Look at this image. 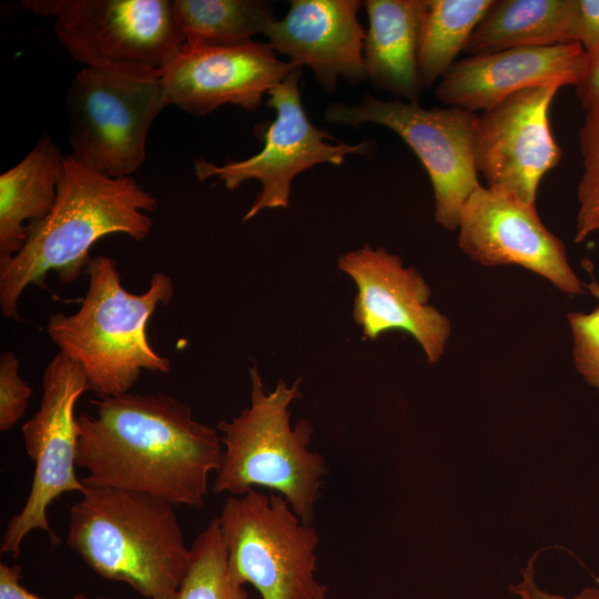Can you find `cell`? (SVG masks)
Listing matches in <instances>:
<instances>
[{"label":"cell","instance_id":"6da1fadb","mask_svg":"<svg viewBox=\"0 0 599 599\" xmlns=\"http://www.w3.org/2000/svg\"><path fill=\"white\" fill-rule=\"evenodd\" d=\"M91 404L95 413L77 418V466L88 473L85 486L141 493L173 506L203 505L223 457L214 428L164 394L124 393Z\"/></svg>","mask_w":599,"mask_h":599},{"label":"cell","instance_id":"7a4b0ae2","mask_svg":"<svg viewBox=\"0 0 599 599\" xmlns=\"http://www.w3.org/2000/svg\"><path fill=\"white\" fill-rule=\"evenodd\" d=\"M156 199L132 176L112 177L64 156L58 195L51 211L29 225L22 248L0 264V307L17 318L18 303L29 285L43 286L48 273L75 281L91 260L90 248L110 234L145 240L153 222L146 212Z\"/></svg>","mask_w":599,"mask_h":599},{"label":"cell","instance_id":"3957f363","mask_svg":"<svg viewBox=\"0 0 599 599\" xmlns=\"http://www.w3.org/2000/svg\"><path fill=\"white\" fill-rule=\"evenodd\" d=\"M174 507L141 493L85 486L70 507L67 545L101 578L145 599H174L191 560Z\"/></svg>","mask_w":599,"mask_h":599},{"label":"cell","instance_id":"277c9868","mask_svg":"<svg viewBox=\"0 0 599 599\" xmlns=\"http://www.w3.org/2000/svg\"><path fill=\"white\" fill-rule=\"evenodd\" d=\"M85 273L89 287L80 307L70 315L52 314L47 333L82 367L90 390L115 396L129 393L143 370L167 373L171 362L152 348L146 327L158 306L171 302L173 280L156 272L144 293H130L115 261L103 255L91 258Z\"/></svg>","mask_w":599,"mask_h":599},{"label":"cell","instance_id":"5b68a950","mask_svg":"<svg viewBox=\"0 0 599 599\" xmlns=\"http://www.w3.org/2000/svg\"><path fill=\"white\" fill-rule=\"evenodd\" d=\"M251 403L217 425L224 446L214 493L240 496L255 487L282 495L305 524L314 517L326 473L324 458L309 449L313 427L302 418L291 425V404L301 397V379L278 380L266 392L255 366L248 369Z\"/></svg>","mask_w":599,"mask_h":599},{"label":"cell","instance_id":"8992f818","mask_svg":"<svg viewBox=\"0 0 599 599\" xmlns=\"http://www.w3.org/2000/svg\"><path fill=\"white\" fill-rule=\"evenodd\" d=\"M232 579L261 599H325L316 577V530L280 494L229 496L217 517Z\"/></svg>","mask_w":599,"mask_h":599},{"label":"cell","instance_id":"52a82bcc","mask_svg":"<svg viewBox=\"0 0 599 599\" xmlns=\"http://www.w3.org/2000/svg\"><path fill=\"white\" fill-rule=\"evenodd\" d=\"M22 6L53 17L60 43L88 68L161 75L185 43L172 0H32Z\"/></svg>","mask_w":599,"mask_h":599},{"label":"cell","instance_id":"ba28073f","mask_svg":"<svg viewBox=\"0 0 599 599\" xmlns=\"http://www.w3.org/2000/svg\"><path fill=\"white\" fill-rule=\"evenodd\" d=\"M71 155L108 176L144 163L150 129L169 105L161 75L83 67L65 93Z\"/></svg>","mask_w":599,"mask_h":599},{"label":"cell","instance_id":"9c48e42d","mask_svg":"<svg viewBox=\"0 0 599 599\" xmlns=\"http://www.w3.org/2000/svg\"><path fill=\"white\" fill-rule=\"evenodd\" d=\"M324 119L343 125L377 123L398 134L429 176L436 222L446 230L458 229L464 204L481 185L475 165V112L364 95L355 104H331Z\"/></svg>","mask_w":599,"mask_h":599},{"label":"cell","instance_id":"30bf717a","mask_svg":"<svg viewBox=\"0 0 599 599\" xmlns=\"http://www.w3.org/2000/svg\"><path fill=\"white\" fill-rule=\"evenodd\" d=\"M89 389L82 367L60 352L44 369L39 409L21 428L26 451L34 463L30 493L22 509L4 528L1 554L17 558L24 538L37 529L44 531L53 544L59 542L48 520V508L65 493L85 490L75 474L74 410L78 399Z\"/></svg>","mask_w":599,"mask_h":599},{"label":"cell","instance_id":"8fae6325","mask_svg":"<svg viewBox=\"0 0 599 599\" xmlns=\"http://www.w3.org/2000/svg\"><path fill=\"white\" fill-rule=\"evenodd\" d=\"M295 68L268 92L267 105L276 116L264 132L262 150L242 161L215 165L204 159L194 163L199 181L216 177L234 191L248 180H257L261 191L244 215L248 221L266 209L287 207L293 179L301 172L322 163L341 165L348 154H366L368 143H333L334 138L315 126L302 104L300 77Z\"/></svg>","mask_w":599,"mask_h":599},{"label":"cell","instance_id":"7c38bea8","mask_svg":"<svg viewBox=\"0 0 599 599\" xmlns=\"http://www.w3.org/2000/svg\"><path fill=\"white\" fill-rule=\"evenodd\" d=\"M559 89H525L478 115L475 165L488 189L535 204L542 177L562 155L549 119Z\"/></svg>","mask_w":599,"mask_h":599},{"label":"cell","instance_id":"4fadbf2b","mask_svg":"<svg viewBox=\"0 0 599 599\" xmlns=\"http://www.w3.org/2000/svg\"><path fill=\"white\" fill-rule=\"evenodd\" d=\"M458 246L486 267L520 266L568 295L585 292L565 244L542 223L535 204L478 186L463 206Z\"/></svg>","mask_w":599,"mask_h":599},{"label":"cell","instance_id":"5bb4252c","mask_svg":"<svg viewBox=\"0 0 599 599\" xmlns=\"http://www.w3.org/2000/svg\"><path fill=\"white\" fill-rule=\"evenodd\" d=\"M338 268L356 284L353 318L364 339L394 329L409 334L429 364L440 361L451 335V322L429 304L430 287L414 267L384 247L364 245L343 254Z\"/></svg>","mask_w":599,"mask_h":599},{"label":"cell","instance_id":"9a60e30c","mask_svg":"<svg viewBox=\"0 0 599 599\" xmlns=\"http://www.w3.org/2000/svg\"><path fill=\"white\" fill-rule=\"evenodd\" d=\"M295 68L258 41L229 47L185 42L161 82L169 105L190 114L206 115L227 103L255 111Z\"/></svg>","mask_w":599,"mask_h":599},{"label":"cell","instance_id":"2e32d148","mask_svg":"<svg viewBox=\"0 0 599 599\" xmlns=\"http://www.w3.org/2000/svg\"><path fill=\"white\" fill-rule=\"evenodd\" d=\"M587 61L586 51L577 42L470 55L448 69L435 95L448 106L483 112L525 89L547 84L576 87Z\"/></svg>","mask_w":599,"mask_h":599},{"label":"cell","instance_id":"e0dca14e","mask_svg":"<svg viewBox=\"0 0 599 599\" xmlns=\"http://www.w3.org/2000/svg\"><path fill=\"white\" fill-rule=\"evenodd\" d=\"M361 7L358 0H292L264 35L291 63L308 67L324 89L333 90L339 78L356 83L366 78Z\"/></svg>","mask_w":599,"mask_h":599},{"label":"cell","instance_id":"ac0fdd59","mask_svg":"<svg viewBox=\"0 0 599 599\" xmlns=\"http://www.w3.org/2000/svg\"><path fill=\"white\" fill-rule=\"evenodd\" d=\"M366 78L398 100L418 102L423 89L418 50L426 0H367Z\"/></svg>","mask_w":599,"mask_h":599},{"label":"cell","instance_id":"d6986e66","mask_svg":"<svg viewBox=\"0 0 599 599\" xmlns=\"http://www.w3.org/2000/svg\"><path fill=\"white\" fill-rule=\"evenodd\" d=\"M64 156L48 133L14 166L0 175V264L23 246L30 224L53 207Z\"/></svg>","mask_w":599,"mask_h":599},{"label":"cell","instance_id":"ffe728a7","mask_svg":"<svg viewBox=\"0 0 599 599\" xmlns=\"http://www.w3.org/2000/svg\"><path fill=\"white\" fill-rule=\"evenodd\" d=\"M576 10L577 0H493L465 52L476 55L575 42Z\"/></svg>","mask_w":599,"mask_h":599},{"label":"cell","instance_id":"44dd1931","mask_svg":"<svg viewBox=\"0 0 599 599\" xmlns=\"http://www.w3.org/2000/svg\"><path fill=\"white\" fill-rule=\"evenodd\" d=\"M185 42L237 45L265 34L275 20L268 2L258 0H172Z\"/></svg>","mask_w":599,"mask_h":599},{"label":"cell","instance_id":"7402d4cb","mask_svg":"<svg viewBox=\"0 0 599 599\" xmlns=\"http://www.w3.org/2000/svg\"><path fill=\"white\" fill-rule=\"evenodd\" d=\"M491 3L493 0H426L418 50L423 88L440 80L457 61Z\"/></svg>","mask_w":599,"mask_h":599},{"label":"cell","instance_id":"603a6c76","mask_svg":"<svg viewBox=\"0 0 599 599\" xmlns=\"http://www.w3.org/2000/svg\"><path fill=\"white\" fill-rule=\"evenodd\" d=\"M174 599H254L231 577L217 518L193 541L189 569Z\"/></svg>","mask_w":599,"mask_h":599},{"label":"cell","instance_id":"cb8c5ba5","mask_svg":"<svg viewBox=\"0 0 599 599\" xmlns=\"http://www.w3.org/2000/svg\"><path fill=\"white\" fill-rule=\"evenodd\" d=\"M582 173L577 186L578 212L573 241L599 233V103L586 111L579 132Z\"/></svg>","mask_w":599,"mask_h":599},{"label":"cell","instance_id":"d4e9b609","mask_svg":"<svg viewBox=\"0 0 599 599\" xmlns=\"http://www.w3.org/2000/svg\"><path fill=\"white\" fill-rule=\"evenodd\" d=\"M585 287L599 301V283L592 278ZM572 336V358L577 372L599 390V304L591 312L567 315Z\"/></svg>","mask_w":599,"mask_h":599},{"label":"cell","instance_id":"484cf974","mask_svg":"<svg viewBox=\"0 0 599 599\" xmlns=\"http://www.w3.org/2000/svg\"><path fill=\"white\" fill-rule=\"evenodd\" d=\"M32 388L19 375V359L11 351L0 356V430L11 429L24 415Z\"/></svg>","mask_w":599,"mask_h":599},{"label":"cell","instance_id":"4316f807","mask_svg":"<svg viewBox=\"0 0 599 599\" xmlns=\"http://www.w3.org/2000/svg\"><path fill=\"white\" fill-rule=\"evenodd\" d=\"M573 41L587 55L599 50V0H577Z\"/></svg>","mask_w":599,"mask_h":599},{"label":"cell","instance_id":"83f0119b","mask_svg":"<svg viewBox=\"0 0 599 599\" xmlns=\"http://www.w3.org/2000/svg\"><path fill=\"white\" fill-rule=\"evenodd\" d=\"M0 599H43L22 583V569L18 565L0 564ZM73 599H115L104 596L89 597L79 593Z\"/></svg>","mask_w":599,"mask_h":599},{"label":"cell","instance_id":"f1b7e54d","mask_svg":"<svg viewBox=\"0 0 599 599\" xmlns=\"http://www.w3.org/2000/svg\"><path fill=\"white\" fill-rule=\"evenodd\" d=\"M534 561L535 558L522 570L521 580L515 586H511L512 593L520 599H599V588L596 587H587L572 598H565L542 590L535 580Z\"/></svg>","mask_w":599,"mask_h":599},{"label":"cell","instance_id":"f546056e","mask_svg":"<svg viewBox=\"0 0 599 599\" xmlns=\"http://www.w3.org/2000/svg\"><path fill=\"white\" fill-rule=\"evenodd\" d=\"M575 89L585 111L599 103V50L588 55L585 73Z\"/></svg>","mask_w":599,"mask_h":599}]
</instances>
